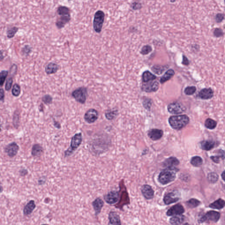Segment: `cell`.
Wrapping results in <instances>:
<instances>
[{"label":"cell","instance_id":"cell-1","mask_svg":"<svg viewBox=\"0 0 225 225\" xmlns=\"http://www.w3.org/2000/svg\"><path fill=\"white\" fill-rule=\"evenodd\" d=\"M56 12L60 17L56 19V26L59 29H61L71 20V10L68 7L60 6Z\"/></svg>","mask_w":225,"mask_h":225},{"label":"cell","instance_id":"cell-2","mask_svg":"<svg viewBox=\"0 0 225 225\" xmlns=\"http://www.w3.org/2000/svg\"><path fill=\"white\" fill-rule=\"evenodd\" d=\"M189 121V117L185 115L171 116L169 119L170 125L171 128L176 130H180L184 128Z\"/></svg>","mask_w":225,"mask_h":225},{"label":"cell","instance_id":"cell-3","mask_svg":"<svg viewBox=\"0 0 225 225\" xmlns=\"http://www.w3.org/2000/svg\"><path fill=\"white\" fill-rule=\"evenodd\" d=\"M119 187L120 190L119 191V201L115 205V207L116 209L121 210L123 209V207L125 205L130 204V199L129 194L124 183V180H122L119 183Z\"/></svg>","mask_w":225,"mask_h":225},{"label":"cell","instance_id":"cell-4","mask_svg":"<svg viewBox=\"0 0 225 225\" xmlns=\"http://www.w3.org/2000/svg\"><path fill=\"white\" fill-rule=\"evenodd\" d=\"M176 169L167 168L160 173L158 181L162 185H166L172 182L176 178Z\"/></svg>","mask_w":225,"mask_h":225},{"label":"cell","instance_id":"cell-5","mask_svg":"<svg viewBox=\"0 0 225 225\" xmlns=\"http://www.w3.org/2000/svg\"><path fill=\"white\" fill-rule=\"evenodd\" d=\"M82 135L81 133H78L72 137L71 140L70 147L64 152L65 157L71 155L80 146L82 142Z\"/></svg>","mask_w":225,"mask_h":225},{"label":"cell","instance_id":"cell-6","mask_svg":"<svg viewBox=\"0 0 225 225\" xmlns=\"http://www.w3.org/2000/svg\"><path fill=\"white\" fill-rule=\"evenodd\" d=\"M105 14L103 11L98 10L94 16L93 26L94 29L97 33H100L104 23Z\"/></svg>","mask_w":225,"mask_h":225},{"label":"cell","instance_id":"cell-7","mask_svg":"<svg viewBox=\"0 0 225 225\" xmlns=\"http://www.w3.org/2000/svg\"><path fill=\"white\" fill-rule=\"evenodd\" d=\"M71 95L77 102L84 104L87 97L88 89L85 87H80L74 90L72 92Z\"/></svg>","mask_w":225,"mask_h":225},{"label":"cell","instance_id":"cell-8","mask_svg":"<svg viewBox=\"0 0 225 225\" xmlns=\"http://www.w3.org/2000/svg\"><path fill=\"white\" fill-rule=\"evenodd\" d=\"M220 213L219 212L210 211L202 216L198 221L199 223H203L207 221H212L216 223L220 220Z\"/></svg>","mask_w":225,"mask_h":225},{"label":"cell","instance_id":"cell-9","mask_svg":"<svg viewBox=\"0 0 225 225\" xmlns=\"http://www.w3.org/2000/svg\"><path fill=\"white\" fill-rule=\"evenodd\" d=\"M105 201L109 205L116 204L119 199V192L117 190H112L104 196Z\"/></svg>","mask_w":225,"mask_h":225},{"label":"cell","instance_id":"cell-10","mask_svg":"<svg viewBox=\"0 0 225 225\" xmlns=\"http://www.w3.org/2000/svg\"><path fill=\"white\" fill-rule=\"evenodd\" d=\"M99 117V112L94 109H90L84 115V119L88 124H92L97 120Z\"/></svg>","mask_w":225,"mask_h":225},{"label":"cell","instance_id":"cell-11","mask_svg":"<svg viewBox=\"0 0 225 225\" xmlns=\"http://www.w3.org/2000/svg\"><path fill=\"white\" fill-rule=\"evenodd\" d=\"M185 107L177 102L171 103L168 106V110L170 113L173 114H181L185 110Z\"/></svg>","mask_w":225,"mask_h":225},{"label":"cell","instance_id":"cell-12","mask_svg":"<svg viewBox=\"0 0 225 225\" xmlns=\"http://www.w3.org/2000/svg\"><path fill=\"white\" fill-rule=\"evenodd\" d=\"M159 84L157 81H150L145 82L142 85L143 91L146 92H155L158 89Z\"/></svg>","mask_w":225,"mask_h":225},{"label":"cell","instance_id":"cell-13","mask_svg":"<svg viewBox=\"0 0 225 225\" xmlns=\"http://www.w3.org/2000/svg\"><path fill=\"white\" fill-rule=\"evenodd\" d=\"M185 212V209L181 204H178L170 208L167 212L166 214L168 216L181 215Z\"/></svg>","mask_w":225,"mask_h":225},{"label":"cell","instance_id":"cell-14","mask_svg":"<svg viewBox=\"0 0 225 225\" xmlns=\"http://www.w3.org/2000/svg\"><path fill=\"white\" fill-rule=\"evenodd\" d=\"M19 147L16 142H12L8 145L5 149V152L10 158H13L16 155Z\"/></svg>","mask_w":225,"mask_h":225},{"label":"cell","instance_id":"cell-15","mask_svg":"<svg viewBox=\"0 0 225 225\" xmlns=\"http://www.w3.org/2000/svg\"><path fill=\"white\" fill-rule=\"evenodd\" d=\"M180 199V196L178 193L176 192H170L165 194L163 201L165 205H169L175 203Z\"/></svg>","mask_w":225,"mask_h":225},{"label":"cell","instance_id":"cell-16","mask_svg":"<svg viewBox=\"0 0 225 225\" xmlns=\"http://www.w3.org/2000/svg\"><path fill=\"white\" fill-rule=\"evenodd\" d=\"M108 225H121V218L116 212L110 211L108 215Z\"/></svg>","mask_w":225,"mask_h":225},{"label":"cell","instance_id":"cell-17","mask_svg":"<svg viewBox=\"0 0 225 225\" xmlns=\"http://www.w3.org/2000/svg\"><path fill=\"white\" fill-rule=\"evenodd\" d=\"M141 192L144 197L147 200L153 199L154 195V191L151 185H144L141 188Z\"/></svg>","mask_w":225,"mask_h":225},{"label":"cell","instance_id":"cell-18","mask_svg":"<svg viewBox=\"0 0 225 225\" xmlns=\"http://www.w3.org/2000/svg\"><path fill=\"white\" fill-rule=\"evenodd\" d=\"M92 205L95 212V215L97 216L100 214L102 209L104 206V201L100 197H98L93 201Z\"/></svg>","mask_w":225,"mask_h":225},{"label":"cell","instance_id":"cell-19","mask_svg":"<svg viewBox=\"0 0 225 225\" xmlns=\"http://www.w3.org/2000/svg\"><path fill=\"white\" fill-rule=\"evenodd\" d=\"M214 96V92L211 88H204L198 93V96L202 99H209Z\"/></svg>","mask_w":225,"mask_h":225},{"label":"cell","instance_id":"cell-20","mask_svg":"<svg viewBox=\"0 0 225 225\" xmlns=\"http://www.w3.org/2000/svg\"><path fill=\"white\" fill-rule=\"evenodd\" d=\"M36 205L34 200H30L24 206L23 210V215L25 216H28L31 215L33 210L36 208Z\"/></svg>","mask_w":225,"mask_h":225},{"label":"cell","instance_id":"cell-21","mask_svg":"<svg viewBox=\"0 0 225 225\" xmlns=\"http://www.w3.org/2000/svg\"><path fill=\"white\" fill-rule=\"evenodd\" d=\"M163 135V132L161 129H152L148 133V136L153 140H160Z\"/></svg>","mask_w":225,"mask_h":225},{"label":"cell","instance_id":"cell-22","mask_svg":"<svg viewBox=\"0 0 225 225\" xmlns=\"http://www.w3.org/2000/svg\"><path fill=\"white\" fill-rule=\"evenodd\" d=\"M60 69V66L56 63H50L46 65L45 72L47 74L50 75L56 74Z\"/></svg>","mask_w":225,"mask_h":225},{"label":"cell","instance_id":"cell-23","mask_svg":"<svg viewBox=\"0 0 225 225\" xmlns=\"http://www.w3.org/2000/svg\"><path fill=\"white\" fill-rule=\"evenodd\" d=\"M179 161L175 157H170L166 160L164 162V165L167 168L174 169V168L179 164Z\"/></svg>","mask_w":225,"mask_h":225},{"label":"cell","instance_id":"cell-24","mask_svg":"<svg viewBox=\"0 0 225 225\" xmlns=\"http://www.w3.org/2000/svg\"><path fill=\"white\" fill-rule=\"evenodd\" d=\"M118 112V110L116 109H107L105 113V116L107 120L112 121L117 117Z\"/></svg>","mask_w":225,"mask_h":225},{"label":"cell","instance_id":"cell-25","mask_svg":"<svg viewBox=\"0 0 225 225\" xmlns=\"http://www.w3.org/2000/svg\"><path fill=\"white\" fill-rule=\"evenodd\" d=\"M44 150L40 144H35L33 146L31 154L33 157H40L43 154Z\"/></svg>","mask_w":225,"mask_h":225},{"label":"cell","instance_id":"cell-26","mask_svg":"<svg viewBox=\"0 0 225 225\" xmlns=\"http://www.w3.org/2000/svg\"><path fill=\"white\" fill-rule=\"evenodd\" d=\"M225 202L224 200L222 199H219L216 200V201L211 203L209 205V207L212 209H223L225 207Z\"/></svg>","mask_w":225,"mask_h":225},{"label":"cell","instance_id":"cell-27","mask_svg":"<svg viewBox=\"0 0 225 225\" xmlns=\"http://www.w3.org/2000/svg\"><path fill=\"white\" fill-rule=\"evenodd\" d=\"M175 72L172 69H169L167 71L163 76L161 78L160 82L161 84L164 83L170 80L174 76Z\"/></svg>","mask_w":225,"mask_h":225},{"label":"cell","instance_id":"cell-28","mask_svg":"<svg viewBox=\"0 0 225 225\" xmlns=\"http://www.w3.org/2000/svg\"><path fill=\"white\" fill-rule=\"evenodd\" d=\"M156 78L155 75L148 71H145L142 75V80L144 82H147L150 81L154 80Z\"/></svg>","mask_w":225,"mask_h":225},{"label":"cell","instance_id":"cell-29","mask_svg":"<svg viewBox=\"0 0 225 225\" xmlns=\"http://www.w3.org/2000/svg\"><path fill=\"white\" fill-rule=\"evenodd\" d=\"M215 142L213 141H203L201 143V148L205 151H210L215 147Z\"/></svg>","mask_w":225,"mask_h":225},{"label":"cell","instance_id":"cell-30","mask_svg":"<svg viewBox=\"0 0 225 225\" xmlns=\"http://www.w3.org/2000/svg\"><path fill=\"white\" fill-rule=\"evenodd\" d=\"M184 221L183 216L181 215L173 216L170 219L169 222L171 225H179Z\"/></svg>","mask_w":225,"mask_h":225},{"label":"cell","instance_id":"cell-31","mask_svg":"<svg viewBox=\"0 0 225 225\" xmlns=\"http://www.w3.org/2000/svg\"><path fill=\"white\" fill-rule=\"evenodd\" d=\"M201 204V202L195 198H192L186 201V205L189 208H194L198 207Z\"/></svg>","mask_w":225,"mask_h":225},{"label":"cell","instance_id":"cell-32","mask_svg":"<svg viewBox=\"0 0 225 225\" xmlns=\"http://www.w3.org/2000/svg\"><path fill=\"white\" fill-rule=\"evenodd\" d=\"M191 164L194 167H200L203 164L202 158L199 156H195L192 158L190 161Z\"/></svg>","mask_w":225,"mask_h":225},{"label":"cell","instance_id":"cell-33","mask_svg":"<svg viewBox=\"0 0 225 225\" xmlns=\"http://www.w3.org/2000/svg\"><path fill=\"white\" fill-rule=\"evenodd\" d=\"M205 126L206 128L210 129H215L217 126L216 121L211 118H208L205 122Z\"/></svg>","mask_w":225,"mask_h":225},{"label":"cell","instance_id":"cell-34","mask_svg":"<svg viewBox=\"0 0 225 225\" xmlns=\"http://www.w3.org/2000/svg\"><path fill=\"white\" fill-rule=\"evenodd\" d=\"M8 74V71L6 70H3L0 72V86L2 87L3 85Z\"/></svg>","mask_w":225,"mask_h":225},{"label":"cell","instance_id":"cell-35","mask_svg":"<svg viewBox=\"0 0 225 225\" xmlns=\"http://www.w3.org/2000/svg\"><path fill=\"white\" fill-rule=\"evenodd\" d=\"M19 28L16 26H13L9 29L7 31V36L9 38H12L15 36L16 33L18 31Z\"/></svg>","mask_w":225,"mask_h":225},{"label":"cell","instance_id":"cell-36","mask_svg":"<svg viewBox=\"0 0 225 225\" xmlns=\"http://www.w3.org/2000/svg\"><path fill=\"white\" fill-rule=\"evenodd\" d=\"M12 93L14 96L18 97L20 95L21 93V87L18 84H15L13 86Z\"/></svg>","mask_w":225,"mask_h":225},{"label":"cell","instance_id":"cell-37","mask_svg":"<svg viewBox=\"0 0 225 225\" xmlns=\"http://www.w3.org/2000/svg\"><path fill=\"white\" fill-rule=\"evenodd\" d=\"M165 69V67L157 65V66H154L151 69L153 71L157 74L160 75L164 72Z\"/></svg>","mask_w":225,"mask_h":225},{"label":"cell","instance_id":"cell-38","mask_svg":"<svg viewBox=\"0 0 225 225\" xmlns=\"http://www.w3.org/2000/svg\"><path fill=\"white\" fill-rule=\"evenodd\" d=\"M219 179V176L216 173L212 172L209 174L208 175V179L209 182L212 183L216 182Z\"/></svg>","mask_w":225,"mask_h":225},{"label":"cell","instance_id":"cell-39","mask_svg":"<svg viewBox=\"0 0 225 225\" xmlns=\"http://www.w3.org/2000/svg\"><path fill=\"white\" fill-rule=\"evenodd\" d=\"M196 87L195 86H188L185 88L184 90V93L186 95H191L195 93L196 92Z\"/></svg>","mask_w":225,"mask_h":225},{"label":"cell","instance_id":"cell-40","mask_svg":"<svg viewBox=\"0 0 225 225\" xmlns=\"http://www.w3.org/2000/svg\"><path fill=\"white\" fill-rule=\"evenodd\" d=\"M152 51V48L149 45L144 46L141 49L140 53L143 55H146L149 54Z\"/></svg>","mask_w":225,"mask_h":225},{"label":"cell","instance_id":"cell-41","mask_svg":"<svg viewBox=\"0 0 225 225\" xmlns=\"http://www.w3.org/2000/svg\"><path fill=\"white\" fill-rule=\"evenodd\" d=\"M32 47L29 45H25L22 49V53L24 56H27L31 53Z\"/></svg>","mask_w":225,"mask_h":225},{"label":"cell","instance_id":"cell-42","mask_svg":"<svg viewBox=\"0 0 225 225\" xmlns=\"http://www.w3.org/2000/svg\"><path fill=\"white\" fill-rule=\"evenodd\" d=\"M13 82V79L12 77H9L7 79V80L6 82L5 85V89L6 91H9L10 90L12 87Z\"/></svg>","mask_w":225,"mask_h":225},{"label":"cell","instance_id":"cell-43","mask_svg":"<svg viewBox=\"0 0 225 225\" xmlns=\"http://www.w3.org/2000/svg\"><path fill=\"white\" fill-rule=\"evenodd\" d=\"M42 100L45 104H50L52 103L53 98L49 95H45L42 97Z\"/></svg>","mask_w":225,"mask_h":225},{"label":"cell","instance_id":"cell-44","mask_svg":"<svg viewBox=\"0 0 225 225\" xmlns=\"http://www.w3.org/2000/svg\"><path fill=\"white\" fill-rule=\"evenodd\" d=\"M214 36L216 37H220L224 35V32L223 29L221 28H216L215 29L213 32Z\"/></svg>","mask_w":225,"mask_h":225},{"label":"cell","instance_id":"cell-45","mask_svg":"<svg viewBox=\"0 0 225 225\" xmlns=\"http://www.w3.org/2000/svg\"><path fill=\"white\" fill-rule=\"evenodd\" d=\"M131 8L134 10H137L141 9L142 8V5L140 3L138 2H134L131 5Z\"/></svg>","mask_w":225,"mask_h":225},{"label":"cell","instance_id":"cell-46","mask_svg":"<svg viewBox=\"0 0 225 225\" xmlns=\"http://www.w3.org/2000/svg\"><path fill=\"white\" fill-rule=\"evenodd\" d=\"M215 19H216V22H217L220 23V22H222L224 19V15L222 13L217 14L216 15Z\"/></svg>","mask_w":225,"mask_h":225},{"label":"cell","instance_id":"cell-47","mask_svg":"<svg viewBox=\"0 0 225 225\" xmlns=\"http://www.w3.org/2000/svg\"><path fill=\"white\" fill-rule=\"evenodd\" d=\"M17 70V66L16 65L13 64L12 66L11 69H10V74L13 75H14L15 74H16Z\"/></svg>","mask_w":225,"mask_h":225},{"label":"cell","instance_id":"cell-48","mask_svg":"<svg viewBox=\"0 0 225 225\" xmlns=\"http://www.w3.org/2000/svg\"><path fill=\"white\" fill-rule=\"evenodd\" d=\"M182 64L185 66H188L189 64V62L188 58L184 55L182 56Z\"/></svg>","mask_w":225,"mask_h":225},{"label":"cell","instance_id":"cell-49","mask_svg":"<svg viewBox=\"0 0 225 225\" xmlns=\"http://www.w3.org/2000/svg\"><path fill=\"white\" fill-rule=\"evenodd\" d=\"M5 96L4 90L3 88H0V101H4Z\"/></svg>","mask_w":225,"mask_h":225},{"label":"cell","instance_id":"cell-50","mask_svg":"<svg viewBox=\"0 0 225 225\" xmlns=\"http://www.w3.org/2000/svg\"><path fill=\"white\" fill-rule=\"evenodd\" d=\"M144 106H145V107H146H146H150L151 105V100L148 99H145L144 102Z\"/></svg>","mask_w":225,"mask_h":225},{"label":"cell","instance_id":"cell-51","mask_svg":"<svg viewBox=\"0 0 225 225\" xmlns=\"http://www.w3.org/2000/svg\"><path fill=\"white\" fill-rule=\"evenodd\" d=\"M19 173L21 176H24L28 174V171L25 169H22L19 171Z\"/></svg>","mask_w":225,"mask_h":225},{"label":"cell","instance_id":"cell-52","mask_svg":"<svg viewBox=\"0 0 225 225\" xmlns=\"http://www.w3.org/2000/svg\"><path fill=\"white\" fill-rule=\"evenodd\" d=\"M211 158L213 160V161L217 163H218L220 162V157L219 156H213L211 157Z\"/></svg>","mask_w":225,"mask_h":225},{"label":"cell","instance_id":"cell-53","mask_svg":"<svg viewBox=\"0 0 225 225\" xmlns=\"http://www.w3.org/2000/svg\"><path fill=\"white\" fill-rule=\"evenodd\" d=\"M54 125L57 129H60L61 128V125L60 123L59 122L55 121V120L54 121Z\"/></svg>","mask_w":225,"mask_h":225},{"label":"cell","instance_id":"cell-54","mask_svg":"<svg viewBox=\"0 0 225 225\" xmlns=\"http://www.w3.org/2000/svg\"><path fill=\"white\" fill-rule=\"evenodd\" d=\"M3 51L0 50V61H3L5 58V56L3 55Z\"/></svg>","mask_w":225,"mask_h":225},{"label":"cell","instance_id":"cell-55","mask_svg":"<svg viewBox=\"0 0 225 225\" xmlns=\"http://www.w3.org/2000/svg\"><path fill=\"white\" fill-rule=\"evenodd\" d=\"M45 180H43V179H40V180H38V183H39V185H42V184H44V182H45Z\"/></svg>","mask_w":225,"mask_h":225},{"label":"cell","instance_id":"cell-56","mask_svg":"<svg viewBox=\"0 0 225 225\" xmlns=\"http://www.w3.org/2000/svg\"><path fill=\"white\" fill-rule=\"evenodd\" d=\"M221 176H222V178H223V180H224V177H225V174H224V171L223 172V174H222V175H221Z\"/></svg>","mask_w":225,"mask_h":225},{"label":"cell","instance_id":"cell-57","mask_svg":"<svg viewBox=\"0 0 225 225\" xmlns=\"http://www.w3.org/2000/svg\"><path fill=\"white\" fill-rule=\"evenodd\" d=\"M3 190V189L2 186L0 185V193L2 192Z\"/></svg>","mask_w":225,"mask_h":225},{"label":"cell","instance_id":"cell-58","mask_svg":"<svg viewBox=\"0 0 225 225\" xmlns=\"http://www.w3.org/2000/svg\"><path fill=\"white\" fill-rule=\"evenodd\" d=\"M0 122H1V119H0ZM1 131H2V129H1V126L0 125V132H1Z\"/></svg>","mask_w":225,"mask_h":225},{"label":"cell","instance_id":"cell-59","mask_svg":"<svg viewBox=\"0 0 225 225\" xmlns=\"http://www.w3.org/2000/svg\"><path fill=\"white\" fill-rule=\"evenodd\" d=\"M171 2H175V1H171Z\"/></svg>","mask_w":225,"mask_h":225},{"label":"cell","instance_id":"cell-60","mask_svg":"<svg viewBox=\"0 0 225 225\" xmlns=\"http://www.w3.org/2000/svg\"><path fill=\"white\" fill-rule=\"evenodd\" d=\"M48 225L45 224H42V225Z\"/></svg>","mask_w":225,"mask_h":225}]
</instances>
